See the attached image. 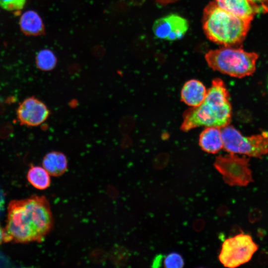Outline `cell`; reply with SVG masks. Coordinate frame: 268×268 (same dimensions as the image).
<instances>
[{
  "mask_svg": "<svg viewBox=\"0 0 268 268\" xmlns=\"http://www.w3.org/2000/svg\"><path fill=\"white\" fill-rule=\"evenodd\" d=\"M199 145L205 152L215 154L223 148L221 129L217 127H205L200 135Z\"/></svg>",
  "mask_w": 268,
  "mask_h": 268,
  "instance_id": "7c38bea8",
  "label": "cell"
},
{
  "mask_svg": "<svg viewBox=\"0 0 268 268\" xmlns=\"http://www.w3.org/2000/svg\"><path fill=\"white\" fill-rule=\"evenodd\" d=\"M255 6L256 12H266V7L268 0H249Z\"/></svg>",
  "mask_w": 268,
  "mask_h": 268,
  "instance_id": "d6986e66",
  "label": "cell"
},
{
  "mask_svg": "<svg viewBox=\"0 0 268 268\" xmlns=\"http://www.w3.org/2000/svg\"><path fill=\"white\" fill-rule=\"evenodd\" d=\"M26 0H0V6L8 11H18L24 7Z\"/></svg>",
  "mask_w": 268,
  "mask_h": 268,
  "instance_id": "ac0fdd59",
  "label": "cell"
},
{
  "mask_svg": "<svg viewBox=\"0 0 268 268\" xmlns=\"http://www.w3.org/2000/svg\"><path fill=\"white\" fill-rule=\"evenodd\" d=\"M50 111L46 104L38 98L31 96L25 99L18 105L16 117L20 125L37 127L48 118Z\"/></svg>",
  "mask_w": 268,
  "mask_h": 268,
  "instance_id": "9c48e42d",
  "label": "cell"
},
{
  "mask_svg": "<svg viewBox=\"0 0 268 268\" xmlns=\"http://www.w3.org/2000/svg\"><path fill=\"white\" fill-rule=\"evenodd\" d=\"M19 23L21 29L27 35H38L44 32L42 19L33 10L25 12L20 17Z\"/></svg>",
  "mask_w": 268,
  "mask_h": 268,
  "instance_id": "5bb4252c",
  "label": "cell"
},
{
  "mask_svg": "<svg viewBox=\"0 0 268 268\" xmlns=\"http://www.w3.org/2000/svg\"><path fill=\"white\" fill-rule=\"evenodd\" d=\"M231 117L229 93L223 81L216 78L201 103L184 112L180 129L185 132L200 127L221 129L230 124Z\"/></svg>",
  "mask_w": 268,
  "mask_h": 268,
  "instance_id": "7a4b0ae2",
  "label": "cell"
},
{
  "mask_svg": "<svg viewBox=\"0 0 268 268\" xmlns=\"http://www.w3.org/2000/svg\"><path fill=\"white\" fill-rule=\"evenodd\" d=\"M258 249L250 235L240 233L224 241L219 260L225 267L236 268L249 262Z\"/></svg>",
  "mask_w": 268,
  "mask_h": 268,
  "instance_id": "8992f818",
  "label": "cell"
},
{
  "mask_svg": "<svg viewBox=\"0 0 268 268\" xmlns=\"http://www.w3.org/2000/svg\"><path fill=\"white\" fill-rule=\"evenodd\" d=\"M249 158L240 157L229 153L219 155L215 160L214 166L221 174L224 182L231 186H246L253 182L250 168Z\"/></svg>",
  "mask_w": 268,
  "mask_h": 268,
  "instance_id": "52a82bcc",
  "label": "cell"
},
{
  "mask_svg": "<svg viewBox=\"0 0 268 268\" xmlns=\"http://www.w3.org/2000/svg\"><path fill=\"white\" fill-rule=\"evenodd\" d=\"M189 26L186 18L179 14L171 13L157 19L153 24L152 31L158 39L173 41L182 38Z\"/></svg>",
  "mask_w": 268,
  "mask_h": 268,
  "instance_id": "ba28073f",
  "label": "cell"
},
{
  "mask_svg": "<svg viewBox=\"0 0 268 268\" xmlns=\"http://www.w3.org/2000/svg\"><path fill=\"white\" fill-rule=\"evenodd\" d=\"M42 166L51 176H60L67 170V159L63 152L52 151L47 153L43 157Z\"/></svg>",
  "mask_w": 268,
  "mask_h": 268,
  "instance_id": "4fadbf2b",
  "label": "cell"
},
{
  "mask_svg": "<svg viewBox=\"0 0 268 268\" xmlns=\"http://www.w3.org/2000/svg\"><path fill=\"white\" fill-rule=\"evenodd\" d=\"M223 148L226 151L261 158L268 153V132L244 136L233 126L228 125L221 129Z\"/></svg>",
  "mask_w": 268,
  "mask_h": 268,
  "instance_id": "5b68a950",
  "label": "cell"
},
{
  "mask_svg": "<svg viewBox=\"0 0 268 268\" xmlns=\"http://www.w3.org/2000/svg\"><path fill=\"white\" fill-rule=\"evenodd\" d=\"M163 264L166 268H181L185 265L182 256L176 252H173L166 256L163 259Z\"/></svg>",
  "mask_w": 268,
  "mask_h": 268,
  "instance_id": "e0dca14e",
  "label": "cell"
},
{
  "mask_svg": "<svg viewBox=\"0 0 268 268\" xmlns=\"http://www.w3.org/2000/svg\"><path fill=\"white\" fill-rule=\"evenodd\" d=\"M250 21L243 19L209 2L202 13V29L211 42L221 47H237L249 30Z\"/></svg>",
  "mask_w": 268,
  "mask_h": 268,
  "instance_id": "3957f363",
  "label": "cell"
},
{
  "mask_svg": "<svg viewBox=\"0 0 268 268\" xmlns=\"http://www.w3.org/2000/svg\"><path fill=\"white\" fill-rule=\"evenodd\" d=\"M207 89L204 84L197 79L187 81L181 92L182 101L191 107L199 106L204 99Z\"/></svg>",
  "mask_w": 268,
  "mask_h": 268,
  "instance_id": "8fae6325",
  "label": "cell"
},
{
  "mask_svg": "<svg viewBox=\"0 0 268 268\" xmlns=\"http://www.w3.org/2000/svg\"><path fill=\"white\" fill-rule=\"evenodd\" d=\"M222 9L243 19L251 21L257 13L254 5L249 0H214Z\"/></svg>",
  "mask_w": 268,
  "mask_h": 268,
  "instance_id": "30bf717a",
  "label": "cell"
},
{
  "mask_svg": "<svg viewBox=\"0 0 268 268\" xmlns=\"http://www.w3.org/2000/svg\"><path fill=\"white\" fill-rule=\"evenodd\" d=\"M53 225L50 205L45 197L34 195L12 200L8 205L3 242H41Z\"/></svg>",
  "mask_w": 268,
  "mask_h": 268,
  "instance_id": "6da1fadb",
  "label": "cell"
},
{
  "mask_svg": "<svg viewBox=\"0 0 268 268\" xmlns=\"http://www.w3.org/2000/svg\"><path fill=\"white\" fill-rule=\"evenodd\" d=\"M3 238H4L3 229L1 227L0 225V244H1L2 242H3Z\"/></svg>",
  "mask_w": 268,
  "mask_h": 268,
  "instance_id": "44dd1931",
  "label": "cell"
},
{
  "mask_svg": "<svg viewBox=\"0 0 268 268\" xmlns=\"http://www.w3.org/2000/svg\"><path fill=\"white\" fill-rule=\"evenodd\" d=\"M56 56L51 50L44 49L40 51L36 56L37 67L43 71L51 70L57 64Z\"/></svg>",
  "mask_w": 268,
  "mask_h": 268,
  "instance_id": "2e32d148",
  "label": "cell"
},
{
  "mask_svg": "<svg viewBox=\"0 0 268 268\" xmlns=\"http://www.w3.org/2000/svg\"><path fill=\"white\" fill-rule=\"evenodd\" d=\"M50 176L43 166L32 165L28 171L27 178L34 188L43 190L50 185Z\"/></svg>",
  "mask_w": 268,
  "mask_h": 268,
  "instance_id": "9a60e30c",
  "label": "cell"
},
{
  "mask_svg": "<svg viewBox=\"0 0 268 268\" xmlns=\"http://www.w3.org/2000/svg\"><path fill=\"white\" fill-rule=\"evenodd\" d=\"M204 57L208 66L214 70L243 78L254 73L258 56L238 47L222 46L209 50Z\"/></svg>",
  "mask_w": 268,
  "mask_h": 268,
  "instance_id": "277c9868",
  "label": "cell"
},
{
  "mask_svg": "<svg viewBox=\"0 0 268 268\" xmlns=\"http://www.w3.org/2000/svg\"><path fill=\"white\" fill-rule=\"evenodd\" d=\"M180 0H155L156 2L160 5L165 6L166 5L174 3Z\"/></svg>",
  "mask_w": 268,
  "mask_h": 268,
  "instance_id": "ffe728a7",
  "label": "cell"
}]
</instances>
